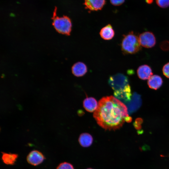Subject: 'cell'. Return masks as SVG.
Listing matches in <instances>:
<instances>
[{
  "label": "cell",
  "mask_w": 169,
  "mask_h": 169,
  "mask_svg": "<svg viewBox=\"0 0 169 169\" xmlns=\"http://www.w3.org/2000/svg\"><path fill=\"white\" fill-rule=\"evenodd\" d=\"M128 111L127 108L122 102L110 96L100 100L93 116L102 128L115 130L122 126L125 118L128 116Z\"/></svg>",
  "instance_id": "cell-1"
},
{
  "label": "cell",
  "mask_w": 169,
  "mask_h": 169,
  "mask_svg": "<svg viewBox=\"0 0 169 169\" xmlns=\"http://www.w3.org/2000/svg\"><path fill=\"white\" fill-rule=\"evenodd\" d=\"M121 50L123 54H134L141 49L137 36L133 31L123 35L120 43Z\"/></svg>",
  "instance_id": "cell-2"
},
{
  "label": "cell",
  "mask_w": 169,
  "mask_h": 169,
  "mask_svg": "<svg viewBox=\"0 0 169 169\" xmlns=\"http://www.w3.org/2000/svg\"><path fill=\"white\" fill-rule=\"evenodd\" d=\"M53 18V25L59 33L69 35L72 30V23L70 18L66 16L59 17L55 16Z\"/></svg>",
  "instance_id": "cell-3"
},
{
  "label": "cell",
  "mask_w": 169,
  "mask_h": 169,
  "mask_svg": "<svg viewBox=\"0 0 169 169\" xmlns=\"http://www.w3.org/2000/svg\"><path fill=\"white\" fill-rule=\"evenodd\" d=\"M108 82L115 91L123 89L129 85L128 77L124 74L120 73L110 76Z\"/></svg>",
  "instance_id": "cell-4"
},
{
  "label": "cell",
  "mask_w": 169,
  "mask_h": 169,
  "mask_svg": "<svg viewBox=\"0 0 169 169\" xmlns=\"http://www.w3.org/2000/svg\"><path fill=\"white\" fill-rule=\"evenodd\" d=\"M138 37L140 45L145 48H151L154 47L156 44V38L152 32H144L141 33Z\"/></svg>",
  "instance_id": "cell-5"
},
{
  "label": "cell",
  "mask_w": 169,
  "mask_h": 169,
  "mask_svg": "<svg viewBox=\"0 0 169 169\" xmlns=\"http://www.w3.org/2000/svg\"><path fill=\"white\" fill-rule=\"evenodd\" d=\"M43 154L37 150H33L30 152L27 157V160L29 164L36 166L41 163L45 159Z\"/></svg>",
  "instance_id": "cell-6"
},
{
  "label": "cell",
  "mask_w": 169,
  "mask_h": 169,
  "mask_svg": "<svg viewBox=\"0 0 169 169\" xmlns=\"http://www.w3.org/2000/svg\"><path fill=\"white\" fill-rule=\"evenodd\" d=\"M114 95L116 98L120 101L124 103H128L131 99L130 85L129 84L123 89L115 91Z\"/></svg>",
  "instance_id": "cell-7"
},
{
  "label": "cell",
  "mask_w": 169,
  "mask_h": 169,
  "mask_svg": "<svg viewBox=\"0 0 169 169\" xmlns=\"http://www.w3.org/2000/svg\"><path fill=\"white\" fill-rule=\"evenodd\" d=\"M127 104L129 114H131L136 111L140 108L142 104L140 95L134 92L131 101Z\"/></svg>",
  "instance_id": "cell-8"
},
{
  "label": "cell",
  "mask_w": 169,
  "mask_h": 169,
  "mask_svg": "<svg viewBox=\"0 0 169 169\" xmlns=\"http://www.w3.org/2000/svg\"><path fill=\"white\" fill-rule=\"evenodd\" d=\"M86 64L81 62H78L73 64L71 68L72 74L75 76L81 77L85 75L87 72Z\"/></svg>",
  "instance_id": "cell-9"
},
{
  "label": "cell",
  "mask_w": 169,
  "mask_h": 169,
  "mask_svg": "<svg viewBox=\"0 0 169 169\" xmlns=\"http://www.w3.org/2000/svg\"><path fill=\"white\" fill-rule=\"evenodd\" d=\"M137 73L138 77L144 80L149 79L153 74L151 68L147 64L140 66L137 69Z\"/></svg>",
  "instance_id": "cell-10"
},
{
  "label": "cell",
  "mask_w": 169,
  "mask_h": 169,
  "mask_svg": "<svg viewBox=\"0 0 169 169\" xmlns=\"http://www.w3.org/2000/svg\"><path fill=\"white\" fill-rule=\"evenodd\" d=\"M105 0H84L85 8L91 11L101 10L105 4Z\"/></svg>",
  "instance_id": "cell-11"
},
{
  "label": "cell",
  "mask_w": 169,
  "mask_h": 169,
  "mask_svg": "<svg viewBox=\"0 0 169 169\" xmlns=\"http://www.w3.org/2000/svg\"><path fill=\"white\" fill-rule=\"evenodd\" d=\"M100 35L101 37L105 40H110L114 37L115 31L110 24H108L102 28L100 30Z\"/></svg>",
  "instance_id": "cell-12"
},
{
  "label": "cell",
  "mask_w": 169,
  "mask_h": 169,
  "mask_svg": "<svg viewBox=\"0 0 169 169\" xmlns=\"http://www.w3.org/2000/svg\"><path fill=\"white\" fill-rule=\"evenodd\" d=\"M162 78L157 75H152L147 82L148 85L150 88L154 90L159 88L162 85Z\"/></svg>",
  "instance_id": "cell-13"
},
{
  "label": "cell",
  "mask_w": 169,
  "mask_h": 169,
  "mask_svg": "<svg viewBox=\"0 0 169 169\" xmlns=\"http://www.w3.org/2000/svg\"><path fill=\"white\" fill-rule=\"evenodd\" d=\"M98 104L96 100L93 97L86 98L83 101V106L88 111L93 112L97 109Z\"/></svg>",
  "instance_id": "cell-14"
},
{
  "label": "cell",
  "mask_w": 169,
  "mask_h": 169,
  "mask_svg": "<svg viewBox=\"0 0 169 169\" xmlns=\"http://www.w3.org/2000/svg\"><path fill=\"white\" fill-rule=\"evenodd\" d=\"M79 142L82 147H87L90 146L93 141L92 136L88 133H83L81 134L79 138Z\"/></svg>",
  "instance_id": "cell-15"
},
{
  "label": "cell",
  "mask_w": 169,
  "mask_h": 169,
  "mask_svg": "<svg viewBox=\"0 0 169 169\" xmlns=\"http://www.w3.org/2000/svg\"><path fill=\"white\" fill-rule=\"evenodd\" d=\"M2 158L3 162L7 165H12L15 164L18 157L16 154L2 152Z\"/></svg>",
  "instance_id": "cell-16"
},
{
  "label": "cell",
  "mask_w": 169,
  "mask_h": 169,
  "mask_svg": "<svg viewBox=\"0 0 169 169\" xmlns=\"http://www.w3.org/2000/svg\"><path fill=\"white\" fill-rule=\"evenodd\" d=\"M56 169H74L73 166L70 163L64 162L60 164Z\"/></svg>",
  "instance_id": "cell-17"
},
{
  "label": "cell",
  "mask_w": 169,
  "mask_h": 169,
  "mask_svg": "<svg viewBox=\"0 0 169 169\" xmlns=\"http://www.w3.org/2000/svg\"><path fill=\"white\" fill-rule=\"evenodd\" d=\"M158 5L162 8H166L169 6V0H156Z\"/></svg>",
  "instance_id": "cell-18"
},
{
  "label": "cell",
  "mask_w": 169,
  "mask_h": 169,
  "mask_svg": "<svg viewBox=\"0 0 169 169\" xmlns=\"http://www.w3.org/2000/svg\"><path fill=\"white\" fill-rule=\"evenodd\" d=\"M160 47L164 51L169 50V41L165 40L162 42L160 44Z\"/></svg>",
  "instance_id": "cell-19"
},
{
  "label": "cell",
  "mask_w": 169,
  "mask_h": 169,
  "mask_svg": "<svg viewBox=\"0 0 169 169\" xmlns=\"http://www.w3.org/2000/svg\"><path fill=\"white\" fill-rule=\"evenodd\" d=\"M163 74L167 78H169V62L165 64L162 68Z\"/></svg>",
  "instance_id": "cell-20"
},
{
  "label": "cell",
  "mask_w": 169,
  "mask_h": 169,
  "mask_svg": "<svg viewBox=\"0 0 169 169\" xmlns=\"http://www.w3.org/2000/svg\"><path fill=\"white\" fill-rule=\"evenodd\" d=\"M143 122V120L141 118L136 119L133 123V125L135 128L137 130H140L141 128V124Z\"/></svg>",
  "instance_id": "cell-21"
},
{
  "label": "cell",
  "mask_w": 169,
  "mask_h": 169,
  "mask_svg": "<svg viewBox=\"0 0 169 169\" xmlns=\"http://www.w3.org/2000/svg\"><path fill=\"white\" fill-rule=\"evenodd\" d=\"M111 3L115 6L120 5L123 4L125 0H110Z\"/></svg>",
  "instance_id": "cell-22"
},
{
  "label": "cell",
  "mask_w": 169,
  "mask_h": 169,
  "mask_svg": "<svg viewBox=\"0 0 169 169\" xmlns=\"http://www.w3.org/2000/svg\"><path fill=\"white\" fill-rule=\"evenodd\" d=\"M141 149L143 151H147L150 150V148L149 146L145 144L142 147Z\"/></svg>",
  "instance_id": "cell-23"
},
{
  "label": "cell",
  "mask_w": 169,
  "mask_h": 169,
  "mask_svg": "<svg viewBox=\"0 0 169 169\" xmlns=\"http://www.w3.org/2000/svg\"><path fill=\"white\" fill-rule=\"evenodd\" d=\"M132 118L131 117L127 116L125 118V121L127 122H130L132 121Z\"/></svg>",
  "instance_id": "cell-24"
},
{
  "label": "cell",
  "mask_w": 169,
  "mask_h": 169,
  "mask_svg": "<svg viewBox=\"0 0 169 169\" xmlns=\"http://www.w3.org/2000/svg\"><path fill=\"white\" fill-rule=\"evenodd\" d=\"M147 3H151L152 2L153 0H146Z\"/></svg>",
  "instance_id": "cell-25"
},
{
  "label": "cell",
  "mask_w": 169,
  "mask_h": 169,
  "mask_svg": "<svg viewBox=\"0 0 169 169\" xmlns=\"http://www.w3.org/2000/svg\"><path fill=\"white\" fill-rule=\"evenodd\" d=\"M93 169L92 168H87V169Z\"/></svg>",
  "instance_id": "cell-26"
}]
</instances>
